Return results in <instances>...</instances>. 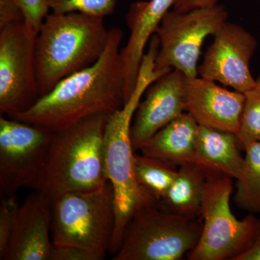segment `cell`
I'll return each mask as SVG.
<instances>
[{
    "instance_id": "cell-28",
    "label": "cell",
    "mask_w": 260,
    "mask_h": 260,
    "mask_svg": "<svg viewBox=\"0 0 260 260\" xmlns=\"http://www.w3.org/2000/svg\"><path fill=\"white\" fill-rule=\"evenodd\" d=\"M234 260H260V235L247 250Z\"/></svg>"
},
{
    "instance_id": "cell-7",
    "label": "cell",
    "mask_w": 260,
    "mask_h": 260,
    "mask_svg": "<svg viewBox=\"0 0 260 260\" xmlns=\"http://www.w3.org/2000/svg\"><path fill=\"white\" fill-rule=\"evenodd\" d=\"M234 179L210 175L205 184L201 215L203 225L196 246L186 256L190 260H234L247 250L260 235L259 219L254 214L242 220L232 213L230 198Z\"/></svg>"
},
{
    "instance_id": "cell-26",
    "label": "cell",
    "mask_w": 260,
    "mask_h": 260,
    "mask_svg": "<svg viewBox=\"0 0 260 260\" xmlns=\"http://www.w3.org/2000/svg\"><path fill=\"white\" fill-rule=\"evenodd\" d=\"M51 260H96L88 251L73 246H54Z\"/></svg>"
},
{
    "instance_id": "cell-22",
    "label": "cell",
    "mask_w": 260,
    "mask_h": 260,
    "mask_svg": "<svg viewBox=\"0 0 260 260\" xmlns=\"http://www.w3.org/2000/svg\"><path fill=\"white\" fill-rule=\"evenodd\" d=\"M54 13L79 12L94 16L105 17L115 11L116 0H47Z\"/></svg>"
},
{
    "instance_id": "cell-15",
    "label": "cell",
    "mask_w": 260,
    "mask_h": 260,
    "mask_svg": "<svg viewBox=\"0 0 260 260\" xmlns=\"http://www.w3.org/2000/svg\"><path fill=\"white\" fill-rule=\"evenodd\" d=\"M177 0H148L132 3L126 15L129 30L125 47L121 49L124 70L125 102L134 91L145 49L166 14Z\"/></svg>"
},
{
    "instance_id": "cell-1",
    "label": "cell",
    "mask_w": 260,
    "mask_h": 260,
    "mask_svg": "<svg viewBox=\"0 0 260 260\" xmlns=\"http://www.w3.org/2000/svg\"><path fill=\"white\" fill-rule=\"evenodd\" d=\"M122 30L109 29L107 45L91 66L61 80L28 110L8 117L50 133L97 115L109 116L125 104L121 57Z\"/></svg>"
},
{
    "instance_id": "cell-9",
    "label": "cell",
    "mask_w": 260,
    "mask_h": 260,
    "mask_svg": "<svg viewBox=\"0 0 260 260\" xmlns=\"http://www.w3.org/2000/svg\"><path fill=\"white\" fill-rule=\"evenodd\" d=\"M37 30L23 21L0 28V114L28 110L39 99L36 47Z\"/></svg>"
},
{
    "instance_id": "cell-2",
    "label": "cell",
    "mask_w": 260,
    "mask_h": 260,
    "mask_svg": "<svg viewBox=\"0 0 260 260\" xmlns=\"http://www.w3.org/2000/svg\"><path fill=\"white\" fill-rule=\"evenodd\" d=\"M165 74L155 70V56L147 54L140 65L138 81L129 100L108 118L104 139V169L111 183L115 205V226L109 254L120 249L124 233L138 210L158 201L138 184L134 172L135 151L130 132L135 112L148 87Z\"/></svg>"
},
{
    "instance_id": "cell-25",
    "label": "cell",
    "mask_w": 260,
    "mask_h": 260,
    "mask_svg": "<svg viewBox=\"0 0 260 260\" xmlns=\"http://www.w3.org/2000/svg\"><path fill=\"white\" fill-rule=\"evenodd\" d=\"M23 20V13L16 0H0V28Z\"/></svg>"
},
{
    "instance_id": "cell-21",
    "label": "cell",
    "mask_w": 260,
    "mask_h": 260,
    "mask_svg": "<svg viewBox=\"0 0 260 260\" xmlns=\"http://www.w3.org/2000/svg\"><path fill=\"white\" fill-rule=\"evenodd\" d=\"M244 107L237 138L243 149L248 142H260V77L254 88L244 93Z\"/></svg>"
},
{
    "instance_id": "cell-19",
    "label": "cell",
    "mask_w": 260,
    "mask_h": 260,
    "mask_svg": "<svg viewBox=\"0 0 260 260\" xmlns=\"http://www.w3.org/2000/svg\"><path fill=\"white\" fill-rule=\"evenodd\" d=\"M242 174L237 179L234 202L239 209L249 214H260V142H248Z\"/></svg>"
},
{
    "instance_id": "cell-14",
    "label": "cell",
    "mask_w": 260,
    "mask_h": 260,
    "mask_svg": "<svg viewBox=\"0 0 260 260\" xmlns=\"http://www.w3.org/2000/svg\"><path fill=\"white\" fill-rule=\"evenodd\" d=\"M244 94L223 88L205 78H185L184 111L198 125L238 134Z\"/></svg>"
},
{
    "instance_id": "cell-4",
    "label": "cell",
    "mask_w": 260,
    "mask_h": 260,
    "mask_svg": "<svg viewBox=\"0 0 260 260\" xmlns=\"http://www.w3.org/2000/svg\"><path fill=\"white\" fill-rule=\"evenodd\" d=\"M108 118L90 116L53 133L34 190L47 195L52 201L69 191H92L104 187L108 182L104 160Z\"/></svg>"
},
{
    "instance_id": "cell-20",
    "label": "cell",
    "mask_w": 260,
    "mask_h": 260,
    "mask_svg": "<svg viewBox=\"0 0 260 260\" xmlns=\"http://www.w3.org/2000/svg\"><path fill=\"white\" fill-rule=\"evenodd\" d=\"M134 172L138 184L159 202L172 186L178 169L161 159L135 153Z\"/></svg>"
},
{
    "instance_id": "cell-10",
    "label": "cell",
    "mask_w": 260,
    "mask_h": 260,
    "mask_svg": "<svg viewBox=\"0 0 260 260\" xmlns=\"http://www.w3.org/2000/svg\"><path fill=\"white\" fill-rule=\"evenodd\" d=\"M53 133L8 116L0 117V191L16 195L34 189L44 167Z\"/></svg>"
},
{
    "instance_id": "cell-11",
    "label": "cell",
    "mask_w": 260,
    "mask_h": 260,
    "mask_svg": "<svg viewBox=\"0 0 260 260\" xmlns=\"http://www.w3.org/2000/svg\"><path fill=\"white\" fill-rule=\"evenodd\" d=\"M257 45L250 32L226 21L214 35L213 42L198 66V75L246 93L256 85L249 65Z\"/></svg>"
},
{
    "instance_id": "cell-6",
    "label": "cell",
    "mask_w": 260,
    "mask_h": 260,
    "mask_svg": "<svg viewBox=\"0 0 260 260\" xmlns=\"http://www.w3.org/2000/svg\"><path fill=\"white\" fill-rule=\"evenodd\" d=\"M203 218L182 216L158 204L135 213L113 260H179L198 244Z\"/></svg>"
},
{
    "instance_id": "cell-16",
    "label": "cell",
    "mask_w": 260,
    "mask_h": 260,
    "mask_svg": "<svg viewBox=\"0 0 260 260\" xmlns=\"http://www.w3.org/2000/svg\"><path fill=\"white\" fill-rule=\"evenodd\" d=\"M237 135L205 126H198L196 164L212 175L239 179L244 168V157Z\"/></svg>"
},
{
    "instance_id": "cell-5",
    "label": "cell",
    "mask_w": 260,
    "mask_h": 260,
    "mask_svg": "<svg viewBox=\"0 0 260 260\" xmlns=\"http://www.w3.org/2000/svg\"><path fill=\"white\" fill-rule=\"evenodd\" d=\"M53 245L73 246L96 260L109 253L114 226L115 205L112 184L98 190L69 191L52 200Z\"/></svg>"
},
{
    "instance_id": "cell-18",
    "label": "cell",
    "mask_w": 260,
    "mask_h": 260,
    "mask_svg": "<svg viewBox=\"0 0 260 260\" xmlns=\"http://www.w3.org/2000/svg\"><path fill=\"white\" fill-rule=\"evenodd\" d=\"M210 175L212 174L196 164L180 166L172 186L158 202V206L182 216H200L205 184Z\"/></svg>"
},
{
    "instance_id": "cell-13",
    "label": "cell",
    "mask_w": 260,
    "mask_h": 260,
    "mask_svg": "<svg viewBox=\"0 0 260 260\" xmlns=\"http://www.w3.org/2000/svg\"><path fill=\"white\" fill-rule=\"evenodd\" d=\"M47 195L34 190L19 206L9 244L1 260H51L52 205Z\"/></svg>"
},
{
    "instance_id": "cell-12",
    "label": "cell",
    "mask_w": 260,
    "mask_h": 260,
    "mask_svg": "<svg viewBox=\"0 0 260 260\" xmlns=\"http://www.w3.org/2000/svg\"><path fill=\"white\" fill-rule=\"evenodd\" d=\"M185 75L171 70L147 89L132 124L130 137L135 151L159 130L177 119L184 111Z\"/></svg>"
},
{
    "instance_id": "cell-29",
    "label": "cell",
    "mask_w": 260,
    "mask_h": 260,
    "mask_svg": "<svg viewBox=\"0 0 260 260\" xmlns=\"http://www.w3.org/2000/svg\"><path fill=\"white\" fill-rule=\"evenodd\" d=\"M259 222H260V219H259Z\"/></svg>"
},
{
    "instance_id": "cell-17",
    "label": "cell",
    "mask_w": 260,
    "mask_h": 260,
    "mask_svg": "<svg viewBox=\"0 0 260 260\" xmlns=\"http://www.w3.org/2000/svg\"><path fill=\"white\" fill-rule=\"evenodd\" d=\"M198 126L189 114L183 113L147 140L139 151L177 167L196 164Z\"/></svg>"
},
{
    "instance_id": "cell-27",
    "label": "cell",
    "mask_w": 260,
    "mask_h": 260,
    "mask_svg": "<svg viewBox=\"0 0 260 260\" xmlns=\"http://www.w3.org/2000/svg\"><path fill=\"white\" fill-rule=\"evenodd\" d=\"M218 0H177L173 10L177 12H187L197 8H210L218 5Z\"/></svg>"
},
{
    "instance_id": "cell-8",
    "label": "cell",
    "mask_w": 260,
    "mask_h": 260,
    "mask_svg": "<svg viewBox=\"0 0 260 260\" xmlns=\"http://www.w3.org/2000/svg\"><path fill=\"white\" fill-rule=\"evenodd\" d=\"M225 7L197 8L187 12L169 10L155 34L159 42L155 71L179 70L186 78L198 75V60L207 37L215 35L227 21Z\"/></svg>"
},
{
    "instance_id": "cell-24",
    "label": "cell",
    "mask_w": 260,
    "mask_h": 260,
    "mask_svg": "<svg viewBox=\"0 0 260 260\" xmlns=\"http://www.w3.org/2000/svg\"><path fill=\"white\" fill-rule=\"evenodd\" d=\"M24 17V21L39 31L44 19L50 11L47 0H16Z\"/></svg>"
},
{
    "instance_id": "cell-23",
    "label": "cell",
    "mask_w": 260,
    "mask_h": 260,
    "mask_svg": "<svg viewBox=\"0 0 260 260\" xmlns=\"http://www.w3.org/2000/svg\"><path fill=\"white\" fill-rule=\"evenodd\" d=\"M0 203V255L5 252L14 229L19 206L16 195H1Z\"/></svg>"
},
{
    "instance_id": "cell-3",
    "label": "cell",
    "mask_w": 260,
    "mask_h": 260,
    "mask_svg": "<svg viewBox=\"0 0 260 260\" xmlns=\"http://www.w3.org/2000/svg\"><path fill=\"white\" fill-rule=\"evenodd\" d=\"M109 37L102 17L79 12L49 13L37 34L39 98L61 80L93 64L105 50Z\"/></svg>"
}]
</instances>
